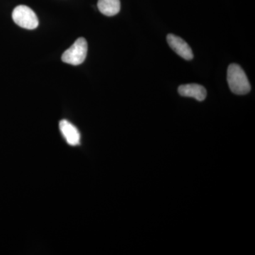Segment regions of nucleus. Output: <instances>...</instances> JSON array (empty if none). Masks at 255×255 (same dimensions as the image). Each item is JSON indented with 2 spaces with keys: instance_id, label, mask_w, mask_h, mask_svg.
Instances as JSON below:
<instances>
[{
  "instance_id": "obj_1",
  "label": "nucleus",
  "mask_w": 255,
  "mask_h": 255,
  "mask_svg": "<svg viewBox=\"0 0 255 255\" xmlns=\"http://www.w3.org/2000/svg\"><path fill=\"white\" fill-rule=\"evenodd\" d=\"M227 81L233 93L245 95L251 90V85L246 73L239 65L231 64L228 66Z\"/></svg>"
},
{
  "instance_id": "obj_2",
  "label": "nucleus",
  "mask_w": 255,
  "mask_h": 255,
  "mask_svg": "<svg viewBox=\"0 0 255 255\" xmlns=\"http://www.w3.org/2000/svg\"><path fill=\"white\" fill-rule=\"evenodd\" d=\"M87 42L84 38H79L71 47L64 52L62 60L70 65H78L85 61L87 55Z\"/></svg>"
},
{
  "instance_id": "obj_3",
  "label": "nucleus",
  "mask_w": 255,
  "mask_h": 255,
  "mask_svg": "<svg viewBox=\"0 0 255 255\" xmlns=\"http://www.w3.org/2000/svg\"><path fill=\"white\" fill-rule=\"evenodd\" d=\"M12 18L18 26L26 29H35L38 26L36 13L25 5H19L15 7L13 10Z\"/></svg>"
},
{
  "instance_id": "obj_4",
  "label": "nucleus",
  "mask_w": 255,
  "mask_h": 255,
  "mask_svg": "<svg viewBox=\"0 0 255 255\" xmlns=\"http://www.w3.org/2000/svg\"><path fill=\"white\" fill-rule=\"evenodd\" d=\"M167 41L170 48L177 55L182 57L183 59L187 60L193 59L194 54L191 47L182 38L174 34H168L167 36Z\"/></svg>"
},
{
  "instance_id": "obj_5",
  "label": "nucleus",
  "mask_w": 255,
  "mask_h": 255,
  "mask_svg": "<svg viewBox=\"0 0 255 255\" xmlns=\"http://www.w3.org/2000/svg\"><path fill=\"white\" fill-rule=\"evenodd\" d=\"M178 92L182 97H191L199 102H203L207 95L205 87L194 83L180 85L178 88Z\"/></svg>"
},
{
  "instance_id": "obj_6",
  "label": "nucleus",
  "mask_w": 255,
  "mask_h": 255,
  "mask_svg": "<svg viewBox=\"0 0 255 255\" xmlns=\"http://www.w3.org/2000/svg\"><path fill=\"white\" fill-rule=\"evenodd\" d=\"M60 131L69 145H78L80 142V133L78 129L73 124L67 120L60 121L59 124Z\"/></svg>"
},
{
  "instance_id": "obj_7",
  "label": "nucleus",
  "mask_w": 255,
  "mask_h": 255,
  "mask_svg": "<svg viewBox=\"0 0 255 255\" xmlns=\"http://www.w3.org/2000/svg\"><path fill=\"white\" fill-rule=\"evenodd\" d=\"M97 6L100 12L105 16H115L120 11V0H99Z\"/></svg>"
}]
</instances>
